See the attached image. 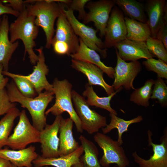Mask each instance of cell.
Segmentation results:
<instances>
[{
  "label": "cell",
  "instance_id": "cell-15",
  "mask_svg": "<svg viewBox=\"0 0 167 167\" xmlns=\"http://www.w3.org/2000/svg\"><path fill=\"white\" fill-rule=\"evenodd\" d=\"M114 47L120 57L126 62L137 61L142 58L146 59L156 57L148 50L145 42L126 38Z\"/></svg>",
  "mask_w": 167,
  "mask_h": 167
},
{
  "label": "cell",
  "instance_id": "cell-33",
  "mask_svg": "<svg viewBox=\"0 0 167 167\" xmlns=\"http://www.w3.org/2000/svg\"><path fill=\"white\" fill-rule=\"evenodd\" d=\"M145 42L148 50L152 54L167 63V49L160 40L150 37Z\"/></svg>",
  "mask_w": 167,
  "mask_h": 167
},
{
  "label": "cell",
  "instance_id": "cell-17",
  "mask_svg": "<svg viewBox=\"0 0 167 167\" xmlns=\"http://www.w3.org/2000/svg\"><path fill=\"white\" fill-rule=\"evenodd\" d=\"M71 66L77 71L87 77L90 86L98 85L102 87L109 96L114 92L112 86L108 84L103 78L104 72L97 66L82 61L72 59Z\"/></svg>",
  "mask_w": 167,
  "mask_h": 167
},
{
  "label": "cell",
  "instance_id": "cell-12",
  "mask_svg": "<svg viewBox=\"0 0 167 167\" xmlns=\"http://www.w3.org/2000/svg\"><path fill=\"white\" fill-rule=\"evenodd\" d=\"M125 17L116 6L112 9L105 29V48L114 47L126 38L127 30Z\"/></svg>",
  "mask_w": 167,
  "mask_h": 167
},
{
  "label": "cell",
  "instance_id": "cell-40",
  "mask_svg": "<svg viewBox=\"0 0 167 167\" xmlns=\"http://www.w3.org/2000/svg\"><path fill=\"white\" fill-rule=\"evenodd\" d=\"M156 38L160 40L167 49V24L161 28L158 31Z\"/></svg>",
  "mask_w": 167,
  "mask_h": 167
},
{
  "label": "cell",
  "instance_id": "cell-10",
  "mask_svg": "<svg viewBox=\"0 0 167 167\" xmlns=\"http://www.w3.org/2000/svg\"><path fill=\"white\" fill-rule=\"evenodd\" d=\"M117 64L114 68V80L112 86L115 91L121 88L127 90L135 88L134 80L141 71L142 66L138 61L127 62L122 59L116 51Z\"/></svg>",
  "mask_w": 167,
  "mask_h": 167
},
{
  "label": "cell",
  "instance_id": "cell-20",
  "mask_svg": "<svg viewBox=\"0 0 167 167\" xmlns=\"http://www.w3.org/2000/svg\"><path fill=\"white\" fill-rule=\"evenodd\" d=\"M38 156L32 145L19 150L0 149V158L18 167H32V162Z\"/></svg>",
  "mask_w": 167,
  "mask_h": 167
},
{
  "label": "cell",
  "instance_id": "cell-14",
  "mask_svg": "<svg viewBox=\"0 0 167 167\" xmlns=\"http://www.w3.org/2000/svg\"><path fill=\"white\" fill-rule=\"evenodd\" d=\"M145 6L151 37L156 38L159 30L167 24V6L165 0H148Z\"/></svg>",
  "mask_w": 167,
  "mask_h": 167
},
{
  "label": "cell",
  "instance_id": "cell-45",
  "mask_svg": "<svg viewBox=\"0 0 167 167\" xmlns=\"http://www.w3.org/2000/svg\"><path fill=\"white\" fill-rule=\"evenodd\" d=\"M42 167H49V166H45Z\"/></svg>",
  "mask_w": 167,
  "mask_h": 167
},
{
  "label": "cell",
  "instance_id": "cell-35",
  "mask_svg": "<svg viewBox=\"0 0 167 167\" xmlns=\"http://www.w3.org/2000/svg\"><path fill=\"white\" fill-rule=\"evenodd\" d=\"M16 107L14 103L10 102L7 91L4 88L0 90V116L6 114Z\"/></svg>",
  "mask_w": 167,
  "mask_h": 167
},
{
  "label": "cell",
  "instance_id": "cell-22",
  "mask_svg": "<svg viewBox=\"0 0 167 167\" xmlns=\"http://www.w3.org/2000/svg\"><path fill=\"white\" fill-rule=\"evenodd\" d=\"M79 46L76 52L70 56L72 59L82 61L93 64L100 68L111 79L114 78V68L105 65L96 51L87 46L79 38Z\"/></svg>",
  "mask_w": 167,
  "mask_h": 167
},
{
  "label": "cell",
  "instance_id": "cell-2",
  "mask_svg": "<svg viewBox=\"0 0 167 167\" xmlns=\"http://www.w3.org/2000/svg\"><path fill=\"white\" fill-rule=\"evenodd\" d=\"M28 1L29 3L25 5L27 14L35 17V24L41 27L44 32L46 39L45 47L49 49L55 32L54 23L61 11L60 4L54 0Z\"/></svg>",
  "mask_w": 167,
  "mask_h": 167
},
{
  "label": "cell",
  "instance_id": "cell-6",
  "mask_svg": "<svg viewBox=\"0 0 167 167\" xmlns=\"http://www.w3.org/2000/svg\"><path fill=\"white\" fill-rule=\"evenodd\" d=\"M13 133L9 136L6 146L13 150L24 149L32 143H40V131L31 124L23 110Z\"/></svg>",
  "mask_w": 167,
  "mask_h": 167
},
{
  "label": "cell",
  "instance_id": "cell-29",
  "mask_svg": "<svg viewBox=\"0 0 167 167\" xmlns=\"http://www.w3.org/2000/svg\"><path fill=\"white\" fill-rule=\"evenodd\" d=\"M19 109L15 107L5 114L0 120V149L6 146L14 125L15 119L20 113Z\"/></svg>",
  "mask_w": 167,
  "mask_h": 167
},
{
  "label": "cell",
  "instance_id": "cell-26",
  "mask_svg": "<svg viewBox=\"0 0 167 167\" xmlns=\"http://www.w3.org/2000/svg\"><path fill=\"white\" fill-rule=\"evenodd\" d=\"M85 88V89L82 94L83 96L87 97L86 101L89 106H95L104 109L110 113L117 115L116 111L111 106L110 102L112 98L121 91L122 88H119L108 96L100 97L95 92L92 86L88 84H86Z\"/></svg>",
  "mask_w": 167,
  "mask_h": 167
},
{
  "label": "cell",
  "instance_id": "cell-8",
  "mask_svg": "<svg viewBox=\"0 0 167 167\" xmlns=\"http://www.w3.org/2000/svg\"><path fill=\"white\" fill-rule=\"evenodd\" d=\"M60 3L63 12L75 34L79 36L87 46L105 58L107 56V49L105 48L104 42L97 37L96 33L98 31L81 23L76 18L73 11L65 4Z\"/></svg>",
  "mask_w": 167,
  "mask_h": 167
},
{
  "label": "cell",
  "instance_id": "cell-28",
  "mask_svg": "<svg viewBox=\"0 0 167 167\" xmlns=\"http://www.w3.org/2000/svg\"><path fill=\"white\" fill-rule=\"evenodd\" d=\"M117 115L110 113L111 118L109 123L107 126L102 128L103 133L106 134L114 129L118 130V138L117 142L120 146L123 143L122 139V134L128 130L129 126L131 124L139 122L142 121L143 118L142 116L139 115L131 119L125 120L117 116Z\"/></svg>",
  "mask_w": 167,
  "mask_h": 167
},
{
  "label": "cell",
  "instance_id": "cell-43",
  "mask_svg": "<svg viewBox=\"0 0 167 167\" xmlns=\"http://www.w3.org/2000/svg\"><path fill=\"white\" fill-rule=\"evenodd\" d=\"M72 167H84L81 161H79L72 165Z\"/></svg>",
  "mask_w": 167,
  "mask_h": 167
},
{
  "label": "cell",
  "instance_id": "cell-46",
  "mask_svg": "<svg viewBox=\"0 0 167 167\" xmlns=\"http://www.w3.org/2000/svg\"><path fill=\"white\" fill-rule=\"evenodd\" d=\"M1 18L0 19V24L1 22Z\"/></svg>",
  "mask_w": 167,
  "mask_h": 167
},
{
  "label": "cell",
  "instance_id": "cell-18",
  "mask_svg": "<svg viewBox=\"0 0 167 167\" xmlns=\"http://www.w3.org/2000/svg\"><path fill=\"white\" fill-rule=\"evenodd\" d=\"M57 19L55 34L52 39L51 43L59 41L66 43L70 47L71 54H73L79 49V38L75 33L62 8L61 12Z\"/></svg>",
  "mask_w": 167,
  "mask_h": 167
},
{
  "label": "cell",
  "instance_id": "cell-27",
  "mask_svg": "<svg viewBox=\"0 0 167 167\" xmlns=\"http://www.w3.org/2000/svg\"><path fill=\"white\" fill-rule=\"evenodd\" d=\"M79 139L84 153L80 160L84 167H102L98 158V150L95 144L82 135Z\"/></svg>",
  "mask_w": 167,
  "mask_h": 167
},
{
  "label": "cell",
  "instance_id": "cell-30",
  "mask_svg": "<svg viewBox=\"0 0 167 167\" xmlns=\"http://www.w3.org/2000/svg\"><path fill=\"white\" fill-rule=\"evenodd\" d=\"M154 83L153 79H148L142 86L135 89L131 95L130 101L139 106L145 107L149 106V100L151 97Z\"/></svg>",
  "mask_w": 167,
  "mask_h": 167
},
{
  "label": "cell",
  "instance_id": "cell-1",
  "mask_svg": "<svg viewBox=\"0 0 167 167\" xmlns=\"http://www.w3.org/2000/svg\"><path fill=\"white\" fill-rule=\"evenodd\" d=\"M7 93L11 102H18L29 111L32 125L40 131L47 124L45 112L48 104L54 98L53 92L45 91L33 98L25 96L19 92L13 81L6 85Z\"/></svg>",
  "mask_w": 167,
  "mask_h": 167
},
{
  "label": "cell",
  "instance_id": "cell-5",
  "mask_svg": "<svg viewBox=\"0 0 167 167\" xmlns=\"http://www.w3.org/2000/svg\"><path fill=\"white\" fill-rule=\"evenodd\" d=\"M72 96L75 109L81 121L83 130L89 134H92L107 126L106 117L91 109L83 96L75 90H72Z\"/></svg>",
  "mask_w": 167,
  "mask_h": 167
},
{
  "label": "cell",
  "instance_id": "cell-11",
  "mask_svg": "<svg viewBox=\"0 0 167 167\" xmlns=\"http://www.w3.org/2000/svg\"><path fill=\"white\" fill-rule=\"evenodd\" d=\"M148 143L151 146L153 155L146 160L140 157L135 151L132 154L135 162L139 167H167V129L165 128L163 135L160 138L161 143L155 144L152 142L151 131H147Z\"/></svg>",
  "mask_w": 167,
  "mask_h": 167
},
{
  "label": "cell",
  "instance_id": "cell-41",
  "mask_svg": "<svg viewBox=\"0 0 167 167\" xmlns=\"http://www.w3.org/2000/svg\"><path fill=\"white\" fill-rule=\"evenodd\" d=\"M3 67L2 64H0V90L4 88L6 86L8 81L7 78L4 77L2 73Z\"/></svg>",
  "mask_w": 167,
  "mask_h": 167
},
{
  "label": "cell",
  "instance_id": "cell-3",
  "mask_svg": "<svg viewBox=\"0 0 167 167\" xmlns=\"http://www.w3.org/2000/svg\"><path fill=\"white\" fill-rule=\"evenodd\" d=\"M35 19L34 16L28 14L25 6L9 27L10 41L14 43L19 39L22 41L25 49L24 56L27 53L30 62L33 65H36L38 60V56L33 50L36 46L35 40L39 31V27L35 24Z\"/></svg>",
  "mask_w": 167,
  "mask_h": 167
},
{
  "label": "cell",
  "instance_id": "cell-23",
  "mask_svg": "<svg viewBox=\"0 0 167 167\" xmlns=\"http://www.w3.org/2000/svg\"><path fill=\"white\" fill-rule=\"evenodd\" d=\"M84 152L81 145L73 152L63 156L52 158H44L38 156L32 162L35 167L51 166L54 167H72L78 162Z\"/></svg>",
  "mask_w": 167,
  "mask_h": 167
},
{
  "label": "cell",
  "instance_id": "cell-44",
  "mask_svg": "<svg viewBox=\"0 0 167 167\" xmlns=\"http://www.w3.org/2000/svg\"><path fill=\"white\" fill-rule=\"evenodd\" d=\"M7 167H18L10 163V165H9V166Z\"/></svg>",
  "mask_w": 167,
  "mask_h": 167
},
{
  "label": "cell",
  "instance_id": "cell-9",
  "mask_svg": "<svg viewBox=\"0 0 167 167\" xmlns=\"http://www.w3.org/2000/svg\"><path fill=\"white\" fill-rule=\"evenodd\" d=\"M115 5V0H100L88 2L85 6L89 11L83 19L85 24L92 22L100 36H104L105 30L112 10Z\"/></svg>",
  "mask_w": 167,
  "mask_h": 167
},
{
  "label": "cell",
  "instance_id": "cell-19",
  "mask_svg": "<svg viewBox=\"0 0 167 167\" xmlns=\"http://www.w3.org/2000/svg\"><path fill=\"white\" fill-rule=\"evenodd\" d=\"M9 24L8 17L4 15L0 24V64L4 71H8L11 56L19 46V42H11L8 38Z\"/></svg>",
  "mask_w": 167,
  "mask_h": 167
},
{
  "label": "cell",
  "instance_id": "cell-34",
  "mask_svg": "<svg viewBox=\"0 0 167 167\" xmlns=\"http://www.w3.org/2000/svg\"><path fill=\"white\" fill-rule=\"evenodd\" d=\"M142 64L149 71L157 74V77L167 79V64L163 61L153 58L146 59Z\"/></svg>",
  "mask_w": 167,
  "mask_h": 167
},
{
  "label": "cell",
  "instance_id": "cell-7",
  "mask_svg": "<svg viewBox=\"0 0 167 167\" xmlns=\"http://www.w3.org/2000/svg\"><path fill=\"white\" fill-rule=\"evenodd\" d=\"M94 141L102 150L103 154L99 160L101 166L109 167L111 164H116L118 167H126L129 160L123 148L117 141L113 140L105 134L97 132L94 136Z\"/></svg>",
  "mask_w": 167,
  "mask_h": 167
},
{
  "label": "cell",
  "instance_id": "cell-16",
  "mask_svg": "<svg viewBox=\"0 0 167 167\" xmlns=\"http://www.w3.org/2000/svg\"><path fill=\"white\" fill-rule=\"evenodd\" d=\"M43 49L42 47L35 49L38 53V60L36 65L34 66L33 71L31 74L28 75H23L32 84L38 94L42 92L44 90L53 92V85L49 82L46 77L49 69L45 63Z\"/></svg>",
  "mask_w": 167,
  "mask_h": 167
},
{
  "label": "cell",
  "instance_id": "cell-21",
  "mask_svg": "<svg viewBox=\"0 0 167 167\" xmlns=\"http://www.w3.org/2000/svg\"><path fill=\"white\" fill-rule=\"evenodd\" d=\"M73 123L70 117L67 118H62L61 119L59 131V156L73 152L80 146L73 135Z\"/></svg>",
  "mask_w": 167,
  "mask_h": 167
},
{
  "label": "cell",
  "instance_id": "cell-25",
  "mask_svg": "<svg viewBox=\"0 0 167 167\" xmlns=\"http://www.w3.org/2000/svg\"><path fill=\"white\" fill-rule=\"evenodd\" d=\"M126 26V39L136 41L146 42L151 37V33L147 24L125 17Z\"/></svg>",
  "mask_w": 167,
  "mask_h": 167
},
{
  "label": "cell",
  "instance_id": "cell-13",
  "mask_svg": "<svg viewBox=\"0 0 167 167\" xmlns=\"http://www.w3.org/2000/svg\"><path fill=\"white\" fill-rule=\"evenodd\" d=\"M62 117L57 116L50 124H47L40 131V143L41 155L44 158H52L59 156V138L58 136Z\"/></svg>",
  "mask_w": 167,
  "mask_h": 167
},
{
  "label": "cell",
  "instance_id": "cell-39",
  "mask_svg": "<svg viewBox=\"0 0 167 167\" xmlns=\"http://www.w3.org/2000/svg\"><path fill=\"white\" fill-rule=\"evenodd\" d=\"M19 12L14 10L11 8L5 5L0 1V16L6 14H10L17 18L19 16Z\"/></svg>",
  "mask_w": 167,
  "mask_h": 167
},
{
  "label": "cell",
  "instance_id": "cell-36",
  "mask_svg": "<svg viewBox=\"0 0 167 167\" xmlns=\"http://www.w3.org/2000/svg\"><path fill=\"white\" fill-rule=\"evenodd\" d=\"M90 0H71L67 7L74 11L76 10L79 12L78 19L83 20L85 17L86 13L84 7L87 4Z\"/></svg>",
  "mask_w": 167,
  "mask_h": 167
},
{
  "label": "cell",
  "instance_id": "cell-4",
  "mask_svg": "<svg viewBox=\"0 0 167 167\" xmlns=\"http://www.w3.org/2000/svg\"><path fill=\"white\" fill-rule=\"evenodd\" d=\"M52 84L53 92L55 96V102L45 111V115L51 113L56 116L61 115L66 112L75 123L77 131L82 133L83 130L81 121L72 103V84L66 79L60 80L56 78Z\"/></svg>",
  "mask_w": 167,
  "mask_h": 167
},
{
  "label": "cell",
  "instance_id": "cell-38",
  "mask_svg": "<svg viewBox=\"0 0 167 167\" xmlns=\"http://www.w3.org/2000/svg\"><path fill=\"white\" fill-rule=\"evenodd\" d=\"M1 2L19 13L23 11L26 4L25 1L21 0H4Z\"/></svg>",
  "mask_w": 167,
  "mask_h": 167
},
{
  "label": "cell",
  "instance_id": "cell-31",
  "mask_svg": "<svg viewBox=\"0 0 167 167\" xmlns=\"http://www.w3.org/2000/svg\"><path fill=\"white\" fill-rule=\"evenodd\" d=\"M2 74L12 78L18 89L25 96L33 98L37 94L31 83L23 75L3 71Z\"/></svg>",
  "mask_w": 167,
  "mask_h": 167
},
{
  "label": "cell",
  "instance_id": "cell-24",
  "mask_svg": "<svg viewBox=\"0 0 167 167\" xmlns=\"http://www.w3.org/2000/svg\"><path fill=\"white\" fill-rule=\"evenodd\" d=\"M115 4L126 17L144 23L147 22L145 6L135 0H115Z\"/></svg>",
  "mask_w": 167,
  "mask_h": 167
},
{
  "label": "cell",
  "instance_id": "cell-37",
  "mask_svg": "<svg viewBox=\"0 0 167 167\" xmlns=\"http://www.w3.org/2000/svg\"><path fill=\"white\" fill-rule=\"evenodd\" d=\"M51 45L53 46L54 52L58 54L67 55L69 56L71 54L70 46L65 42L56 41L52 42Z\"/></svg>",
  "mask_w": 167,
  "mask_h": 167
},
{
  "label": "cell",
  "instance_id": "cell-42",
  "mask_svg": "<svg viewBox=\"0 0 167 167\" xmlns=\"http://www.w3.org/2000/svg\"><path fill=\"white\" fill-rule=\"evenodd\" d=\"M10 163L9 161L0 158V167H7Z\"/></svg>",
  "mask_w": 167,
  "mask_h": 167
},
{
  "label": "cell",
  "instance_id": "cell-32",
  "mask_svg": "<svg viewBox=\"0 0 167 167\" xmlns=\"http://www.w3.org/2000/svg\"><path fill=\"white\" fill-rule=\"evenodd\" d=\"M151 98L156 100L163 107L167 106V86L162 79L157 77L154 80Z\"/></svg>",
  "mask_w": 167,
  "mask_h": 167
}]
</instances>
